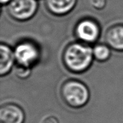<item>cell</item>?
Masks as SVG:
<instances>
[{"label":"cell","instance_id":"1","mask_svg":"<svg viewBox=\"0 0 123 123\" xmlns=\"http://www.w3.org/2000/svg\"><path fill=\"white\" fill-rule=\"evenodd\" d=\"M93 48L80 41L68 44L62 54L64 64L70 72L82 73L91 66L93 60Z\"/></svg>","mask_w":123,"mask_h":123},{"label":"cell","instance_id":"2","mask_svg":"<svg viewBox=\"0 0 123 123\" xmlns=\"http://www.w3.org/2000/svg\"><path fill=\"white\" fill-rule=\"evenodd\" d=\"M61 96L66 104L72 108H80L87 104L89 91L87 86L78 80H68L61 87Z\"/></svg>","mask_w":123,"mask_h":123},{"label":"cell","instance_id":"3","mask_svg":"<svg viewBox=\"0 0 123 123\" xmlns=\"http://www.w3.org/2000/svg\"><path fill=\"white\" fill-rule=\"evenodd\" d=\"M17 64L31 68L37 64L40 56V50L37 44L31 40H23L13 49Z\"/></svg>","mask_w":123,"mask_h":123},{"label":"cell","instance_id":"4","mask_svg":"<svg viewBox=\"0 0 123 123\" xmlns=\"http://www.w3.org/2000/svg\"><path fill=\"white\" fill-rule=\"evenodd\" d=\"M38 8L37 0H11L7 5L9 17L15 21L25 22L32 19Z\"/></svg>","mask_w":123,"mask_h":123},{"label":"cell","instance_id":"5","mask_svg":"<svg viewBox=\"0 0 123 123\" xmlns=\"http://www.w3.org/2000/svg\"><path fill=\"white\" fill-rule=\"evenodd\" d=\"M101 31L98 22L89 17L80 19L74 27V35L78 41L87 44L96 43Z\"/></svg>","mask_w":123,"mask_h":123},{"label":"cell","instance_id":"6","mask_svg":"<svg viewBox=\"0 0 123 123\" xmlns=\"http://www.w3.org/2000/svg\"><path fill=\"white\" fill-rule=\"evenodd\" d=\"M105 40L111 49L123 52V24L118 23L109 27L105 34Z\"/></svg>","mask_w":123,"mask_h":123},{"label":"cell","instance_id":"7","mask_svg":"<svg viewBox=\"0 0 123 123\" xmlns=\"http://www.w3.org/2000/svg\"><path fill=\"white\" fill-rule=\"evenodd\" d=\"M24 120L25 113L18 105L8 103L1 107V123H23Z\"/></svg>","mask_w":123,"mask_h":123},{"label":"cell","instance_id":"8","mask_svg":"<svg viewBox=\"0 0 123 123\" xmlns=\"http://www.w3.org/2000/svg\"><path fill=\"white\" fill-rule=\"evenodd\" d=\"M77 0H45L44 4L48 12L55 16H64L75 8Z\"/></svg>","mask_w":123,"mask_h":123},{"label":"cell","instance_id":"9","mask_svg":"<svg viewBox=\"0 0 123 123\" xmlns=\"http://www.w3.org/2000/svg\"><path fill=\"white\" fill-rule=\"evenodd\" d=\"M0 74L3 76L11 71L16 60L13 49L3 43L0 45Z\"/></svg>","mask_w":123,"mask_h":123},{"label":"cell","instance_id":"10","mask_svg":"<svg viewBox=\"0 0 123 123\" xmlns=\"http://www.w3.org/2000/svg\"><path fill=\"white\" fill-rule=\"evenodd\" d=\"M111 49L107 44H97L93 48V58L99 62H105L111 55Z\"/></svg>","mask_w":123,"mask_h":123},{"label":"cell","instance_id":"11","mask_svg":"<svg viewBox=\"0 0 123 123\" xmlns=\"http://www.w3.org/2000/svg\"><path fill=\"white\" fill-rule=\"evenodd\" d=\"M89 6L96 10H102L107 5V0H86Z\"/></svg>","mask_w":123,"mask_h":123},{"label":"cell","instance_id":"12","mask_svg":"<svg viewBox=\"0 0 123 123\" xmlns=\"http://www.w3.org/2000/svg\"><path fill=\"white\" fill-rule=\"evenodd\" d=\"M30 74H31V68L18 65L16 70V74L19 78L25 79L29 76Z\"/></svg>","mask_w":123,"mask_h":123},{"label":"cell","instance_id":"13","mask_svg":"<svg viewBox=\"0 0 123 123\" xmlns=\"http://www.w3.org/2000/svg\"><path fill=\"white\" fill-rule=\"evenodd\" d=\"M39 123H59L58 120L55 117L53 116H47L43 117L40 120Z\"/></svg>","mask_w":123,"mask_h":123},{"label":"cell","instance_id":"14","mask_svg":"<svg viewBox=\"0 0 123 123\" xmlns=\"http://www.w3.org/2000/svg\"><path fill=\"white\" fill-rule=\"evenodd\" d=\"M1 1V5H3V6H4V5H7L10 1H11V0H0Z\"/></svg>","mask_w":123,"mask_h":123}]
</instances>
